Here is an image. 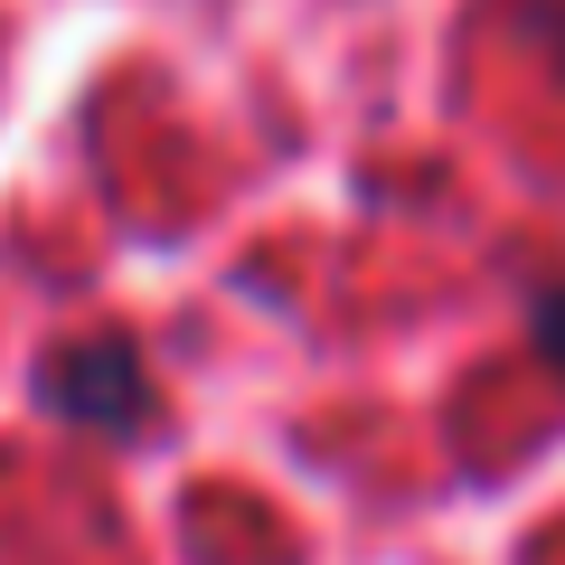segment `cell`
<instances>
[{"label": "cell", "mask_w": 565, "mask_h": 565, "mask_svg": "<svg viewBox=\"0 0 565 565\" xmlns=\"http://www.w3.org/2000/svg\"><path fill=\"white\" fill-rule=\"evenodd\" d=\"M47 405L66 424H104V434H132L151 415V367L132 340H76L47 359Z\"/></svg>", "instance_id": "obj_1"}, {"label": "cell", "mask_w": 565, "mask_h": 565, "mask_svg": "<svg viewBox=\"0 0 565 565\" xmlns=\"http://www.w3.org/2000/svg\"><path fill=\"white\" fill-rule=\"evenodd\" d=\"M537 349L565 367V282H556V292H537Z\"/></svg>", "instance_id": "obj_2"}]
</instances>
